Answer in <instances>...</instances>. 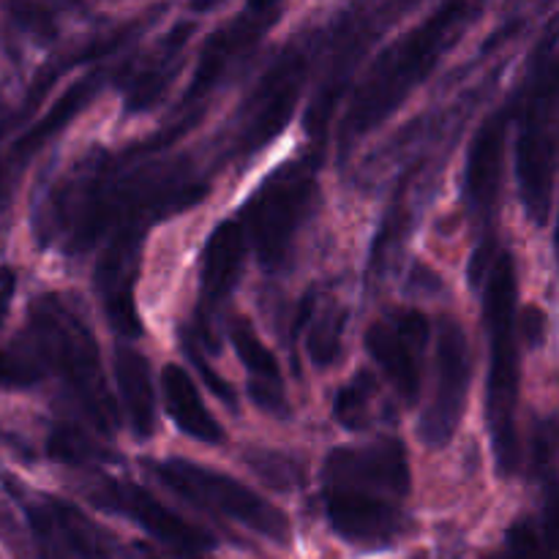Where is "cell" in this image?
Segmentation results:
<instances>
[{"label":"cell","instance_id":"8992f818","mask_svg":"<svg viewBox=\"0 0 559 559\" xmlns=\"http://www.w3.org/2000/svg\"><path fill=\"white\" fill-rule=\"evenodd\" d=\"M147 467L167 489H173L191 506L229 519V522L240 524V527L251 530V533L262 535L273 544H287L289 540V519L240 480L229 478L218 469L186 462V459L151 462Z\"/></svg>","mask_w":559,"mask_h":559},{"label":"cell","instance_id":"8fae6325","mask_svg":"<svg viewBox=\"0 0 559 559\" xmlns=\"http://www.w3.org/2000/svg\"><path fill=\"white\" fill-rule=\"evenodd\" d=\"M325 513L331 527L344 540L364 549L391 546L407 533V516L402 500L353 489V486H325Z\"/></svg>","mask_w":559,"mask_h":559},{"label":"cell","instance_id":"1f68e13d","mask_svg":"<svg viewBox=\"0 0 559 559\" xmlns=\"http://www.w3.org/2000/svg\"><path fill=\"white\" fill-rule=\"evenodd\" d=\"M224 0H191V11H211L216 9V5H222Z\"/></svg>","mask_w":559,"mask_h":559},{"label":"cell","instance_id":"5bb4252c","mask_svg":"<svg viewBox=\"0 0 559 559\" xmlns=\"http://www.w3.org/2000/svg\"><path fill=\"white\" fill-rule=\"evenodd\" d=\"M426 344H429V320L415 309L399 314L396 322H374L366 331V349L407 404L418 402L420 358Z\"/></svg>","mask_w":559,"mask_h":559},{"label":"cell","instance_id":"836d02e7","mask_svg":"<svg viewBox=\"0 0 559 559\" xmlns=\"http://www.w3.org/2000/svg\"><path fill=\"white\" fill-rule=\"evenodd\" d=\"M142 559H164V557H158L156 551H151V549H142Z\"/></svg>","mask_w":559,"mask_h":559},{"label":"cell","instance_id":"4316f807","mask_svg":"<svg viewBox=\"0 0 559 559\" xmlns=\"http://www.w3.org/2000/svg\"><path fill=\"white\" fill-rule=\"evenodd\" d=\"M49 453H52L58 462H66V464H87L93 462V459L102 456V451H98L85 435L71 429V426H60V429H55L52 440H49Z\"/></svg>","mask_w":559,"mask_h":559},{"label":"cell","instance_id":"4fadbf2b","mask_svg":"<svg viewBox=\"0 0 559 559\" xmlns=\"http://www.w3.org/2000/svg\"><path fill=\"white\" fill-rule=\"evenodd\" d=\"M325 486H353L404 502L409 495L407 448L396 437L358 448H336L325 462Z\"/></svg>","mask_w":559,"mask_h":559},{"label":"cell","instance_id":"603a6c76","mask_svg":"<svg viewBox=\"0 0 559 559\" xmlns=\"http://www.w3.org/2000/svg\"><path fill=\"white\" fill-rule=\"evenodd\" d=\"M304 320L311 322V331H309V355L314 360V366L320 369H328L333 360L338 358L342 353V333H344V309L338 306H325L320 314L311 320V300L304 304Z\"/></svg>","mask_w":559,"mask_h":559},{"label":"cell","instance_id":"4dcf8cb0","mask_svg":"<svg viewBox=\"0 0 559 559\" xmlns=\"http://www.w3.org/2000/svg\"><path fill=\"white\" fill-rule=\"evenodd\" d=\"M495 254H497V246H495V240H491V238L484 240V243L475 249L473 262H469V282H473V284L484 282V276H486V271H489Z\"/></svg>","mask_w":559,"mask_h":559},{"label":"cell","instance_id":"f1b7e54d","mask_svg":"<svg viewBox=\"0 0 559 559\" xmlns=\"http://www.w3.org/2000/svg\"><path fill=\"white\" fill-rule=\"evenodd\" d=\"M183 349H186V355H189V358H191V364L197 366V371H200V374L205 377V382H207V385H211V391L216 393V396L222 399L224 404H229V407H235V404H238V402H235L233 388L227 385V380H222V377H218L216 371H213L211 366H207V360L202 358L200 353H197L194 344H191V338H186V342H183Z\"/></svg>","mask_w":559,"mask_h":559},{"label":"cell","instance_id":"52a82bcc","mask_svg":"<svg viewBox=\"0 0 559 559\" xmlns=\"http://www.w3.org/2000/svg\"><path fill=\"white\" fill-rule=\"evenodd\" d=\"M314 197L317 164L311 158L284 164L257 189L243 218L262 265L278 267L287 262L295 233L309 216Z\"/></svg>","mask_w":559,"mask_h":559},{"label":"cell","instance_id":"7a4b0ae2","mask_svg":"<svg viewBox=\"0 0 559 559\" xmlns=\"http://www.w3.org/2000/svg\"><path fill=\"white\" fill-rule=\"evenodd\" d=\"M469 20V5L464 0H448L424 25L393 41L371 66L369 76L353 96L344 118L347 140L369 134L371 129L391 118L404 98L431 74L437 60L453 47Z\"/></svg>","mask_w":559,"mask_h":559},{"label":"cell","instance_id":"e0dca14e","mask_svg":"<svg viewBox=\"0 0 559 559\" xmlns=\"http://www.w3.org/2000/svg\"><path fill=\"white\" fill-rule=\"evenodd\" d=\"M506 131L508 112L489 115L478 134L473 136L467 156V173H464V191L475 213L486 216L495 207L497 194H500L502 180V156H506Z\"/></svg>","mask_w":559,"mask_h":559},{"label":"cell","instance_id":"5b68a950","mask_svg":"<svg viewBox=\"0 0 559 559\" xmlns=\"http://www.w3.org/2000/svg\"><path fill=\"white\" fill-rule=\"evenodd\" d=\"M557 38L549 25L533 69L527 102L522 109V131L516 142V173L524 207L538 227L549 222L555 200L557 162Z\"/></svg>","mask_w":559,"mask_h":559},{"label":"cell","instance_id":"44dd1931","mask_svg":"<svg viewBox=\"0 0 559 559\" xmlns=\"http://www.w3.org/2000/svg\"><path fill=\"white\" fill-rule=\"evenodd\" d=\"M115 380L131 429L140 440H147L156 429V396H153L151 366L145 355L129 344H120L115 349Z\"/></svg>","mask_w":559,"mask_h":559},{"label":"cell","instance_id":"7c38bea8","mask_svg":"<svg viewBox=\"0 0 559 559\" xmlns=\"http://www.w3.org/2000/svg\"><path fill=\"white\" fill-rule=\"evenodd\" d=\"M306 80V60L300 52H287L271 66L260 80L257 91L251 93L243 112V129H240V147L246 153H257L276 140L284 126L293 120L295 104H298L300 87Z\"/></svg>","mask_w":559,"mask_h":559},{"label":"cell","instance_id":"d6986e66","mask_svg":"<svg viewBox=\"0 0 559 559\" xmlns=\"http://www.w3.org/2000/svg\"><path fill=\"white\" fill-rule=\"evenodd\" d=\"M229 338H233V347L238 353L240 364L249 371L251 402L271 415H287V396H284L276 355L262 344V338L257 336V331L246 320L233 322Z\"/></svg>","mask_w":559,"mask_h":559},{"label":"cell","instance_id":"2e32d148","mask_svg":"<svg viewBox=\"0 0 559 559\" xmlns=\"http://www.w3.org/2000/svg\"><path fill=\"white\" fill-rule=\"evenodd\" d=\"M104 76H107L104 71H91L87 76H82L80 82H74V85H71L69 91L58 98V104H55V107L49 109V112L44 115L38 123H33L31 129L20 136V140L11 142L9 153L0 158V194H3V186H5V180H9V175L14 173L16 167H22V164H25L33 153L41 151V147L47 145L55 134H58V131H63L66 126H69L71 120H74L76 115H80L82 109L93 102V96L102 91Z\"/></svg>","mask_w":559,"mask_h":559},{"label":"cell","instance_id":"9c48e42d","mask_svg":"<svg viewBox=\"0 0 559 559\" xmlns=\"http://www.w3.org/2000/svg\"><path fill=\"white\" fill-rule=\"evenodd\" d=\"M469 377H473V360H469L467 336L456 320L445 317L437 338L435 399L420 418V437L426 445L442 448L453 440L467 407Z\"/></svg>","mask_w":559,"mask_h":559},{"label":"cell","instance_id":"d6a6232c","mask_svg":"<svg viewBox=\"0 0 559 559\" xmlns=\"http://www.w3.org/2000/svg\"><path fill=\"white\" fill-rule=\"evenodd\" d=\"M284 0H249V5H254V9H278Z\"/></svg>","mask_w":559,"mask_h":559},{"label":"cell","instance_id":"7402d4cb","mask_svg":"<svg viewBox=\"0 0 559 559\" xmlns=\"http://www.w3.org/2000/svg\"><path fill=\"white\" fill-rule=\"evenodd\" d=\"M191 31H194V27L180 22V25L153 49L147 63L142 66V71H136L134 80L129 82V91H126V112H145V109H151L153 104L162 98L169 80L180 71V55H183V47L186 41H189Z\"/></svg>","mask_w":559,"mask_h":559},{"label":"cell","instance_id":"30bf717a","mask_svg":"<svg viewBox=\"0 0 559 559\" xmlns=\"http://www.w3.org/2000/svg\"><path fill=\"white\" fill-rule=\"evenodd\" d=\"M147 227L151 224L142 218L115 224L112 238L96 265V289L102 295L104 314H107L109 325L126 338H136L142 333L134 306V284Z\"/></svg>","mask_w":559,"mask_h":559},{"label":"cell","instance_id":"484cf974","mask_svg":"<svg viewBox=\"0 0 559 559\" xmlns=\"http://www.w3.org/2000/svg\"><path fill=\"white\" fill-rule=\"evenodd\" d=\"M551 535L544 530V538L538 535L533 522L513 524L508 533L506 549L500 559H551Z\"/></svg>","mask_w":559,"mask_h":559},{"label":"cell","instance_id":"83f0119b","mask_svg":"<svg viewBox=\"0 0 559 559\" xmlns=\"http://www.w3.org/2000/svg\"><path fill=\"white\" fill-rule=\"evenodd\" d=\"M11 11H14L16 22H20L22 27H27L31 33H36V36L47 38L55 33L52 16H49L36 0H11Z\"/></svg>","mask_w":559,"mask_h":559},{"label":"cell","instance_id":"f546056e","mask_svg":"<svg viewBox=\"0 0 559 559\" xmlns=\"http://www.w3.org/2000/svg\"><path fill=\"white\" fill-rule=\"evenodd\" d=\"M516 331L522 333L527 344H540L544 342L546 331V314L538 306H527L522 317H516Z\"/></svg>","mask_w":559,"mask_h":559},{"label":"cell","instance_id":"277c9868","mask_svg":"<svg viewBox=\"0 0 559 559\" xmlns=\"http://www.w3.org/2000/svg\"><path fill=\"white\" fill-rule=\"evenodd\" d=\"M22 347L41 366L52 364L55 371L69 382L74 396L85 407L102 435H112L115 407L102 374L96 338L80 314L58 295H47L33 306L31 325L20 338Z\"/></svg>","mask_w":559,"mask_h":559},{"label":"cell","instance_id":"6da1fadb","mask_svg":"<svg viewBox=\"0 0 559 559\" xmlns=\"http://www.w3.org/2000/svg\"><path fill=\"white\" fill-rule=\"evenodd\" d=\"M93 178L69 186L55 197V207L63 213L71 249H87L115 224L142 218L153 224L164 216L186 211L205 197V183L173 167H145L129 175H115L98 167Z\"/></svg>","mask_w":559,"mask_h":559},{"label":"cell","instance_id":"cb8c5ba5","mask_svg":"<svg viewBox=\"0 0 559 559\" xmlns=\"http://www.w3.org/2000/svg\"><path fill=\"white\" fill-rule=\"evenodd\" d=\"M374 393L377 382L369 371L355 374L353 380L336 393V402H333V415H336L338 424L349 431L366 429L371 418V399H374Z\"/></svg>","mask_w":559,"mask_h":559},{"label":"cell","instance_id":"d4e9b609","mask_svg":"<svg viewBox=\"0 0 559 559\" xmlns=\"http://www.w3.org/2000/svg\"><path fill=\"white\" fill-rule=\"evenodd\" d=\"M44 377V366L20 342L0 349V388H31Z\"/></svg>","mask_w":559,"mask_h":559},{"label":"cell","instance_id":"ba28073f","mask_svg":"<svg viewBox=\"0 0 559 559\" xmlns=\"http://www.w3.org/2000/svg\"><path fill=\"white\" fill-rule=\"evenodd\" d=\"M93 502L104 511L118 513V516L134 522L151 538H156L164 549L183 559H202L216 546L213 535H207L197 524L186 522L183 516L169 511L164 502H158L151 491L131 484V480H104L93 491Z\"/></svg>","mask_w":559,"mask_h":559},{"label":"cell","instance_id":"ffe728a7","mask_svg":"<svg viewBox=\"0 0 559 559\" xmlns=\"http://www.w3.org/2000/svg\"><path fill=\"white\" fill-rule=\"evenodd\" d=\"M162 391L169 418L175 420V426H178L183 435H189L191 440L205 442V445H218V442H224V429L218 426V420L207 413L200 391H197L191 377L183 371V366H164Z\"/></svg>","mask_w":559,"mask_h":559},{"label":"cell","instance_id":"9a60e30c","mask_svg":"<svg viewBox=\"0 0 559 559\" xmlns=\"http://www.w3.org/2000/svg\"><path fill=\"white\" fill-rule=\"evenodd\" d=\"M278 20V9H254V5L246 3V9L235 16L229 25H224L222 31L213 33L207 38L205 49L200 55V63H197L194 76H191L189 87L183 93V104H197L200 98H205L213 87L218 85V80L224 76V71L229 69L233 60H238L246 49L254 47L262 36L273 27V22Z\"/></svg>","mask_w":559,"mask_h":559},{"label":"cell","instance_id":"ac0fdd59","mask_svg":"<svg viewBox=\"0 0 559 559\" xmlns=\"http://www.w3.org/2000/svg\"><path fill=\"white\" fill-rule=\"evenodd\" d=\"M246 257V233L238 222H222L207 238L205 251H202V306L216 309L227 300L238 284L240 271H243Z\"/></svg>","mask_w":559,"mask_h":559},{"label":"cell","instance_id":"3957f363","mask_svg":"<svg viewBox=\"0 0 559 559\" xmlns=\"http://www.w3.org/2000/svg\"><path fill=\"white\" fill-rule=\"evenodd\" d=\"M484 320L489 333V382H486V424L491 451L502 478L519 467V331H516V267L508 251L491 260L486 271Z\"/></svg>","mask_w":559,"mask_h":559}]
</instances>
